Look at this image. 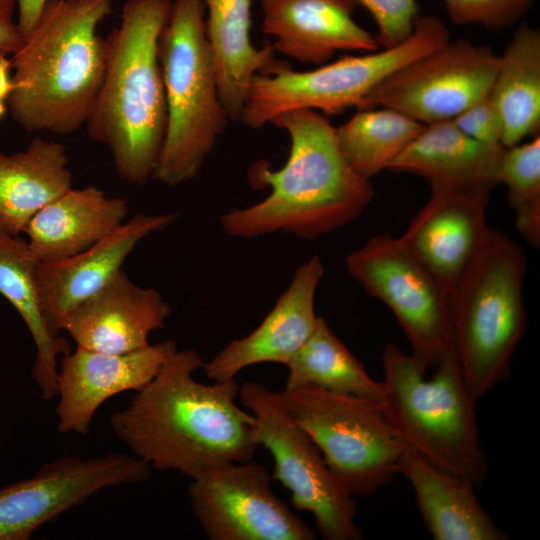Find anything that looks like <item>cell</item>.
I'll use <instances>...</instances> for the list:
<instances>
[{"mask_svg": "<svg viewBox=\"0 0 540 540\" xmlns=\"http://www.w3.org/2000/svg\"><path fill=\"white\" fill-rule=\"evenodd\" d=\"M242 405L256 419L255 437L274 459L273 479L291 493L299 511L311 513L324 540H357L354 496L326 464L319 448L298 425L281 401L279 392L258 382L239 388Z\"/></svg>", "mask_w": 540, "mask_h": 540, "instance_id": "30bf717a", "label": "cell"}, {"mask_svg": "<svg viewBox=\"0 0 540 540\" xmlns=\"http://www.w3.org/2000/svg\"><path fill=\"white\" fill-rule=\"evenodd\" d=\"M500 184L506 185L508 203L516 212V227L534 247L540 245V137L505 148Z\"/></svg>", "mask_w": 540, "mask_h": 540, "instance_id": "f546056e", "label": "cell"}, {"mask_svg": "<svg viewBox=\"0 0 540 540\" xmlns=\"http://www.w3.org/2000/svg\"><path fill=\"white\" fill-rule=\"evenodd\" d=\"M271 123L289 135L288 159L277 170L262 162L252 167L253 186L270 187V194L222 214V230L241 239L282 231L312 240L357 219L375 190L346 161L329 118L317 110L296 109Z\"/></svg>", "mask_w": 540, "mask_h": 540, "instance_id": "7a4b0ae2", "label": "cell"}, {"mask_svg": "<svg viewBox=\"0 0 540 540\" xmlns=\"http://www.w3.org/2000/svg\"><path fill=\"white\" fill-rule=\"evenodd\" d=\"M206 34L215 64L219 96L230 121H240L247 90L256 74L291 68L278 60L271 45L262 49L250 40L252 0H202Z\"/></svg>", "mask_w": 540, "mask_h": 540, "instance_id": "cb8c5ba5", "label": "cell"}, {"mask_svg": "<svg viewBox=\"0 0 540 540\" xmlns=\"http://www.w3.org/2000/svg\"><path fill=\"white\" fill-rule=\"evenodd\" d=\"M323 274L318 256L301 264L260 325L247 336L230 342L204 364L208 378L235 379L242 369L258 363L287 365L316 328L314 299Z\"/></svg>", "mask_w": 540, "mask_h": 540, "instance_id": "d6986e66", "label": "cell"}, {"mask_svg": "<svg viewBox=\"0 0 540 540\" xmlns=\"http://www.w3.org/2000/svg\"><path fill=\"white\" fill-rule=\"evenodd\" d=\"M286 366L289 373L285 388L313 385L377 403L381 399V382L368 374L322 317H318L314 332Z\"/></svg>", "mask_w": 540, "mask_h": 540, "instance_id": "83f0119b", "label": "cell"}, {"mask_svg": "<svg viewBox=\"0 0 540 540\" xmlns=\"http://www.w3.org/2000/svg\"><path fill=\"white\" fill-rule=\"evenodd\" d=\"M110 0H47L12 54V118L28 132L68 135L85 125L106 65L98 27Z\"/></svg>", "mask_w": 540, "mask_h": 540, "instance_id": "3957f363", "label": "cell"}, {"mask_svg": "<svg viewBox=\"0 0 540 540\" xmlns=\"http://www.w3.org/2000/svg\"><path fill=\"white\" fill-rule=\"evenodd\" d=\"M127 200L109 197L95 185L71 188L42 208L23 233L38 262L78 254L111 234L125 221Z\"/></svg>", "mask_w": 540, "mask_h": 540, "instance_id": "603a6c76", "label": "cell"}, {"mask_svg": "<svg viewBox=\"0 0 540 540\" xmlns=\"http://www.w3.org/2000/svg\"><path fill=\"white\" fill-rule=\"evenodd\" d=\"M192 511L211 540H313L316 534L271 489L266 468L247 461L192 479Z\"/></svg>", "mask_w": 540, "mask_h": 540, "instance_id": "5bb4252c", "label": "cell"}, {"mask_svg": "<svg viewBox=\"0 0 540 540\" xmlns=\"http://www.w3.org/2000/svg\"><path fill=\"white\" fill-rule=\"evenodd\" d=\"M498 64L489 46L449 40L390 74L360 109L391 108L425 125L453 120L488 95Z\"/></svg>", "mask_w": 540, "mask_h": 540, "instance_id": "7c38bea8", "label": "cell"}, {"mask_svg": "<svg viewBox=\"0 0 540 540\" xmlns=\"http://www.w3.org/2000/svg\"><path fill=\"white\" fill-rule=\"evenodd\" d=\"M38 261L26 240L0 226V294L15 308L27 326L36 347L32 367L44 400L57 395L58 360L71 351L68 341L53 336L44 321L36 287Z\"/></svg>", "mask_w": 540, "mask_h": 540, "instance_id": "484cf974", "label": "cell"}, {"mask_svg": "<svg viewBox=\"0 0 540 540\" xmlns=\"http://www.w3.org/2000/svg\"><path fill=\"white\" fill-rule=\"evenodd\" d=\"M378 406L394 434L432 464L480 488L489 462L481 442L473 395L453 347L432 378L412 354L393 343L382 352Z\"/></svg>", "mask_w": 540, "mask_h": 540, "instance_id": "5b68a950", "label": "cell"}, {"mask_svg": "<svg viewBox=\"0 0 540 540\" xmlns=\"http://www.w3.org/2000/svg\"><path fill=\"white\" fill-rule=\"evenodd\" d=\"M373 16L378 45L391 48L406 41L419 15L417 0H356Z\"/></svg>", "mask_w": 540, "mask_h": 540, "instance_id": "1f68e13d", "label": "cell"}, {"mask_svg": "<svg viewBox=\"0 0 540 540\" xmlns=\"http://www.w3.org/2000/svg\"><path fill=\"white\" fill-rule=\"evenodd\" d=\"M398 473L411 485L421 517L435 540H508L480 503L476 488L405 446Z\"/></svg>", "mask_w": 540, "mask_h": 540, "instance_id": "7402d4cb", "label": "cell"}, {"mask_svg": "<svg viewBox=\"0 0 540 540\" xmlns=\"http://www.w3.org/2000/svg\"><path fill=\"white\" fill-rule=\"evenodd\" d=\"M447 14L458 25L478 24L506 29L517 23L535 0H444Z\"/></svg>", "mask_w": 540, "mask_h": 540, "instance_id": "4dcf8cb0", "label": "cell"}, {"mask_svg": "<svg viewBox=\"0 0 540 540\" xmlns=\"http://www.w3.org/2000/svg\"><path fill=\"white\" fill-rule=\"evenodd\" d=\"M450 40L445 23L432 15H418L413 32L403 43L361 56L340 59L310 71L291 68L276 74H256L247 90L240 122L260 129L278 115L313 109L340 114L365 98L404 64Z\"/></svg>", "mask_w": 540, "mask_h": 540, "instance_id": "ba28073f", "label": "cell"}, {"mask_svg": "<svg viewBox=\"0 0 540 540\" xmlns=\"http://www.w3.org/2000/svg\"><path fill=\"white\" fill-rule=\"evenodd\" d=\"M170 314L158 290L136 285L121 269L66 315L62 331L78 347L123 354L148 346L150 333L162 328Z\"/></svg>", "mask_w": 540, "mask_h": 540, "instance_id": "ac0fdd59", "label": "cell"}, {"mask_svg": "<svg viewBox=\"0 0 540 540\" xmlns=\"http://www.w3.org/2000/svg\"><path fill=\"white\" fill-rule=\"evenodd\" d=\"M66 147L34 138L21 152L0 151V226L20 236L42 208L72 187Z\"/></svg>", "mask_w": 540, "mask_h": 540, "instance_id": "d4e9b609", "label": "cell"}, {"mask_svg": "<svg viewBox=\"0 0 540 540\" xmlns=\"http://www.w3.org/2000/svg\"><path fill=\"white\" fill-rule=\"evenodd\" d=\"M202 0H174L161 35L167 125L152 179L177 187L193 179L230 121L219 96Z\"/></svg>", "mask_w": 540, "mask_h": 540, "instance_id": "52a82bcc", "label": "cell"}, {"mask_svg": "<svg viewBox=\"0 0 540 540\" xmlns=\"http://www.w3.org/2000/svg\"><path fill=\"white\" fill-rule=\"evenodd\" d=\"M172 4L125 2L119 25L105 38V73L85 123L90 139L109 149L120 179L133 185L152 178L165 137L159 44Z\"/></svg>", "mask_w": 540, "mask_h": 540, "instance_id": "277c9868", "label": "cell"}, {"mask_svg": "<svg viewBox=\"0 0 540 540\" xmlns=\"http://www.w3.org/2000/svg\"><path fill=\"white\" fill-rule=\"evenodd\" d=\"M279 395L354 497L374 494L398 473L406 445L394 434L377 402L313 385L285 388Z\"/></svg>", "mask_w": 540, "mask_h": 540, "instance_id": "9c48e42d", "label": "cell"}, {"mask_svg": "<svg viewBox=\"0 0 540 540\" xmlns=\"http://www.w3.org/2000/svg\"><path fill=\"white\" fill-rule=\"evenodd\" d=\"M176 213H137L100 242L73 256L38 262L36 287L42 315L53 336H60L66 315L100 290L147 235L173 224Z\"/></svg>", "mask_w": 540, "mask_h": 540, "instance_id": "2e32d148", "label": "cell"}, {"mask_svg": "<svg viewBox=\"0 0 540 540\" xmlns=\"http://www.w3.org/2000/svg\"><path fill=\"white\" fill-rule=\"evenodd\" d=\"M453 122L463 133L475 140L487 144H502V120L488 95L465 109Z\"/></svg>", "mask_w": 540, "mask_h": 540, "instance_id": "d6a6232c", "label": "cell"}, {"mask_svg": "<svg viewBox=\"0 0 540 540\" xmlns=\"http://www.w3.org/2000/svg\"><path fill=\"white\" fill-rule=\"evenodd\" d=\"M488 96L503 125L501 143L514 146L540 130V30L524 22L513 33Z\"/></svg>", "mask_w": 540, "mask_h": 540, "instance_id": "4316f807", "label": "cell"}, {"mask_svg": "<svg viewBox=\"0 0 540 540\" xmlns=\"http://www.w3.org/2000/svg\"><path fill=\"white\" fill-rule=\"evenodd\" d=\"M17 0H0V56L14 54L24 41V34L14 21Z\"/></svg>", "mask_w": 540, "mask_h": 540, "instance_id": "836d02e7", "label": "cell"}, {"mask_svg": "<svg viewBox=\"0 0 540 540\" xmlns=\"http://www.w3.org/2000/svg\"><path fill=\"white\" fill-rule=\"evenodd\" d=\"M151 467L133 454L62 456L32 477L0 489V540H27L44 524L99 491L147 480Z\"/></svg>", "mask_w": 540, "mask_h": 540, "instance_id": "4fadbf2b", "label": "cell"}, {"mask_svg": "<svg viewBox=\"0 0 540 540\" xmlns=\"http://www.w3.org/2000/svg\"><path fill=\"white\" fill-rule=\"evenodd\" d=\"M47 0H17V23L23 34L36 23Z\"/></svg>", "mask_w": 540, "mask_h": 540, "instance_id": "e575fe53", "label": "cell"}, {"mask_svg": "<svg viewBox=\"0 0 540 540\" xmlns=\"http://www.w3.org/2000/svg\"><path fill=\"white\" fill-rule=\"evenodd\" d=\"M425 124L386 107L359 109L336 128L340 149L352 169L371 179L414 140Z\"/></svg>", "mask_w": 540, "mask_h": 540, "instance_id": "f1b7e54d", "label": "cell"}, {"mask_svg": "<svg viewBox=\"0 0 540 540\" xmlns=\"http://www.w3.org/2000/svg\"><path fill=\"white\" fill-rule=\"evenodd\" d=\"M10 69L11 60L8 56H0V101H6L13 89Z\"/></svg>", "mask_w": 540, "mask_h": 540, "instance_id": "d590c367", "label": "cell"}, {"mask_svg": "<svg viewBox=\"0 0 540 540\" xmlns=\"http://www.w3.org/2000/svg\"><path fill=\"white\" fill-rule=\"evenodd\" d=\"M194 349L176 350L157 375L110 417L114 435L151 469L197 478L209 470L252 460L259 447L256 419L236 405L235 379L207 385Z\"/></svg>", "mask_w": 540, "mask_h": 540, "instance_id": "6da1fadb", "label": "cell"}, {"mask_svg": "<svg viewBox=\"0 0 540 540\" xmlns=\"http://www.w3.org/2000/svg\"><path fill=\"white\" fill-rule=\"evenodd\" d=\"M505 147L487 144L445 120L425 125L388 169L424 177L431 187L486 192L500 184Z\"/></svg>", "mask_w": 540, "mask_h": 540, "instance_id": "44dd1931", "label": "cell"}, {"mask_svg": "<svg viewBox=\"0 0 540 540\" xmlns=\"http://www.w3.org/2000/svg\"><path fill=\"white\" fill-rule=\"evenodd\" d=\"M349 274L395 315L426 369L435 367L452 345L450 293L399 237L379 234L346 257Z\"/></svg>", "mask_w": 540, "mask_h": 540, "instance_id": "8fae6325", "label": "cell"}, {"mask_svg": "<svg viewBox=\"0 0 540 540\" xmlns=\"http://www.w3.org/2000/svg\"><path fill=\"white\" fill-rule=\"evenodd\" d=\"M489 196L486 192L431 187L428 202L399 237L449 293L486 239Z\"/></svg>", "mask_w": 540, "mask_h": 540, "instance_id": "e0dca14e", "label": "cell"}, {"mask_svg": "<svg viewBox=\"0 0 540 540\" xmlns=\"http://www.w3.org/2000/svg\"><path fill=\"white\" fill-rule=\"evenodd\" d=\"M6 105L4 104V101H0V118L5 114L6 112Z\"/></svg>", "mask_w": 540, "mask_h": 540, "instance_id": "8d00e7d4", "label": "cell"}, {"mask_svg": "<svg viewBox=\"0 0 540 540\" xmlns=\"http://www.w3.org/2000/svg\"><path fill=\"white\" fill-rule=\"evenodd\" d=\"M526 270L523 248L489 228L450 293L453 349L477 400L510 378L514 354L527 328Z\"/></svg>", "mask_w": 540, "mask_h": 540, "instance_id": "8992f818", "label": "cell"}, {"mask_svg": "<svg viewBox=\"0 0 540 540\" xmlns=\"http://www.w3.org/2000/svg\"><path fill=\"white\" fill-rule=\"evenodd\" d=\"M177 350L163 341L123 354L76 348L60 357L57 373V431L86 436L96 411L114 395L140 391Z\"/></svg>", "mask_w": 540, "mask_h": 540, "instance_id": "9a60e30c", "label": "cell"}, {"mask_svg": "<svg viewBox=\"0 0 540 540\" xmlns=\"http://www.w3.org/2000/svg\"><path fill=\"white\" fill-rule=\"evenodd\" d=\"M262 31L275 53L322 65L337 51L374 52V35L353 18L356 0H260Z\"/></svg>", "mask_w": 540, "mask_h": 540, "instance_id": "ffe728a7", "label": "cell"}]
</instances>
